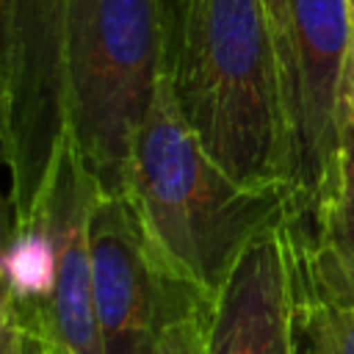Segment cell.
Returning <instances> with one entry per match:
<instances>
[{"instance_id": "obj_1", "label": "cell", "mask_w": 354, "mask_h": 354, "mask_svg": "<svg viewBox=\"0 0 354 354\" xmlns=\"http://www.w3.org/2000/svg\"><path fill=\"white\" fill-rule=\"evenodd\" d=\"M169 86L202 149L246 188H290L277 53L263 0H166Z\"/></svg>"}, {"instance_id": "obj_2", "label": "cell", "mask_w": 354, "mask_h": 354, "mask_svg": "<svg viewBox=\"0 0 354 354\" xmlns=\"http://www.w3.org/2000/svg\"><path fill=\"white\" fill-rule=\"evenodd\" d=\"M127 199L171 271L216 299L243 249L285 224L290 188L235 183L183 122L166 75L133 147Z\"/></svg>"}, {"instance_id": "obj_3", "label": "cell", "mask_w": 354, "mask_h": 354, "mask_svg": "<svg viewBox=\"0 0 354 354\" xmlns=\"http://www.w3.org/2000/svg\"><path fill=\"white\" fill-rule=\"evenodd\" d=\"M166 75V0L69 3L66 133L102 196H127L133 147Z\"/></svg>"}, {"instance_id": "obj_4", "label": "cell", "mask_w": 354, "mask_h": 354, "mask_svg": "<svg viewBox=\"0 0 354 354\" xmlns=\"http://www.w3.org/2000/svg\"><path fill=\"white\" fill-rule=\"evenodd\" d=\"M72 0H0V144L11 227L39 218L66 133V22Z\"/></svg>"}, {"instance_id": "obj_5", "label": "cell", "mask_w": 354, "mask_h": 354, "mask_svg": "<svg viewBox=\"0 0 354 354\" xmlns=\"http://www.w3.org/2000/svg\"><path fill=\"white\" fill-rule=\"evenodd\" d=\"M290 149V207L307 205L340 152V83L351 47L346 0H263Z\"/></svg>"}, {"instance_id": "obj_6", "label": "cell", "mask_w": 354, "mask_h": 354, "mask_svg": "<svg viewBox=\"0 0 354 354\" xmlns=\"http://www.w3.org/2000/svg\"><path fill=\"white\" fill-rule=\"evenodd\" d=\"M88 254L105 354H152L171 324L207 313L216 301L171 271L127 196L97 194Z\"/></svg>"}, {"instance_id": "obj_7", "label": "cell", "mask_w": 354, "mask_h": 354, "mask_svg": "<svg viewBox=\"0 0 354 354\" xmlns=\"http://www.w3.org/2000/svg\"><path fill=\"white\" fill-rule=\"evenodd\" d=\"M100 188L66 138L53 185L41 205V224L50 241L47 285L33 310L11 315L0 310L44 354H105L94 304L88 218Z\"/></svg>"}, {"instance_id": "obj_8", "label": "cell", "mask_w": 354, "mask_h": 354, "mask_svg": "<svg viewBox=\"0 0 354 354\" xmlns=\"http://www.w3.org/2000/svg\"><path fill=\"white\" fill-rule=\"evenodd\" d=\"M282 230L293 301L354 307V122L346 113L332 177L307 205L288 207Z\"/></svg>"}, {"instance_id": "obj_9", "label": "cell", "mask_w": 354, "mask_h": 354, "mask_svg": "<svg viewBox=\"0 0 354 354\" xmlns=\"http://www.w3.org/2000/svg\"><path fill=\"white\" fill-rule=\"evenodd\" d=\"M290 260L285 230L254 238L207 315L205 354H290Z\"/></svg>"}, {"instance_id": "obj_10", "label": "cell", "mask_w": 354, "mask_h": 354, "mask_svg": "<svg viewBox=\"0 0 354 354\" xmlns=\"http://www.w3.org/2000/svg\"><path fill=\"white\" fill-rule=\"evenodd\" d=\"M290 354H354V307L293 301Z\"/></svg>"}, {"instance_id": "obj_11", "label": "cell", "mask_w": 354, "mask_h": 354, "mask_svg": "<svg viewBox=\"0 0 354 354\" xmlns=\"http://www.w3.org/2000/svg\"><path fill=\"white\" fill-rule=\"evenodd\" d=\"M213 310V307H210ZM207 313H194L177 324H171L155 343L152 354H205L207 340Z\"/></svg>"}, {"instance_id": "obj_12", "label": "cell", "mask_w": 354, "mask_h": 354, "mask_svg": "<svg viewBox=\"0 0 354 354\" xmlns=\"http://www.w3.org/2000/svg\"><path fill=\"white\" fill-rule=\"evenodd\" d=\"M340 113H346L354 122V36H351V47H348V58H346V69H343V83H340Z\"/></svg>"}, {"instance_id": "obj_13", "label": "cell", "mask_w": 354, "mask_h": 354, "mask_svg": "<svg viewBox=\"0 0 354 354\" xmlns=\"http://www.w3.org/2000/svg\"><path fill=\"white\" fill-rule=\"evenodd\" d=\"M0 354H25V335L0 315Z\"/></svg>"}, {"instance_id": "obj_14", "label": "cell", "mask_w": 354, "mask_h": 354, "mask_svg": "<svg viewBox=\"0 0 354 354\" xmlns=\"http://www.w3.org/2000/svg\"><path fill=\"white\" fill-rule=\"evenodd\" d=\"M25 354H41V346L25 335Z\"/></svg>"}, {"instance_id": "obj_15", "label": "cell", "mask_w": 354, "mask_h": 354, "mask_svg": "<svg viewBox=\"0 0 354 354\" xmlns=\"http://www.w3.org/2000/svg\"><path fill=\"white\" fill-rule=\"evenodd\" d=\"M346 6H348V19H351V28H354V0H346Z\"/></svg>"}, {"instance_id": "obj_16", "label": "cell", "mask_w": 354, "mask_h": 354, "mask_svg": "<svg viewBox=\"0 0 354 354\" xmlns=\"http://www.w3.org/2000/svg\"><path fill=\"white\" fill-rule=\"evenodd\" d=\"M41 354H44V351H41Z\"/></svg>"}]
</instances>
